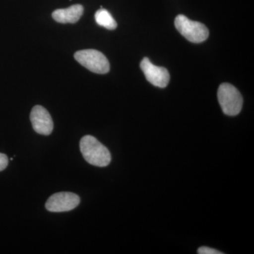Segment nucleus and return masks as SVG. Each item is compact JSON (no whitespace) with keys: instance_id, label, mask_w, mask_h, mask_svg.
Segmentation results:
<instances>
[{"instance_id":"nucleus-1","label":"nucleus","mask_w":254,"mask_h":254,"mask_svg":"<svg viewBox=\"0 0 254 254\" xmlns=\"http://www.w3.org/2000/svg\"><path fill=\"white\" fill-rule=\"evenodd\" d=\"M80 149L85 160L94 166H108L112 158L109 150L91 135L83 136L80 141Z\"/></svg>"},{"instance_id":"nucleus-2","label":"nucleus","mask_w":254,"mask_h":254,"mask_svg":"<svg viewBox=\"0 0 254 254\" xmlns=\"http://www.w3.org/2000/svg\"><path fill=\"white\" fill-rule=\"evenodd\" d=\"M218 99L222 112L229 116H236L242 110L243 98L240 92L228 83L219 86Z\"/></svg>"},{"instance_id":"nucleus-3","label":"nucleus","mask_w":254,"mask_h":254,"mask_svg":"<svg viewBox=\"0 0 254 254\" xmlns=\"http://www.w3.org/2000/svg\"><path fill=\"white\" fill-rule=\"evenodd\" d=\"M175 25L177 31L191 43H200L208 39L209 31L206 26L198 21H191L185 15H178Z\"/></svg>"},{"instance_id":"nucleus-4","label":"nucleus","mask_w":254,"mask_h":254,"mask_svg":"<svg viewBox=\"0 0 254 254\" xmlns=\"http://www.w3.org/2000/svg\"><path fill=\"white\" fill-rule=\"evenodd\" d=\"M74 58L82 66L92 72L100 74L109 72V61L103 53L98 50H79L75 53Z\"/></svg>"},{"instance_id":"nucleus-5","label":"nucleus","mask_w":254,"mask_h":254,"mask_svg":"<svg viewBox=\"0 0 254 254\" xmlns=\"http://www.w3.org/2000/svg\"><path fill=\"white\" fill-rule=\"evenodd\" d=\"M79 196L71 192H60L52 195L46 203V208L50 212L61 213L70 211L79 205Z\"/></svg>"},{"instance_id":"nucleus-6","label":"nucleus","mask_w":254,"mask_h":254,"mask_svg":"<svg viewBox=\"0 0 254 254\" xmlns=\"http://www.w3.org/2000/svg\"><path fill=\"white\" fill-rule=\"evenodd\" d=\"M142 71L144 73L147 81L153 86L165 88L170 81V73L166 68L155 66L148 58H143L140 64Z\"/></svg>"},{"instance_id":"nucleus-7","label":"nucleus","mask_w":254,"mask_h":254,"mask_svg":"<svg viewBox=\"0 0 254 254\" xmlns=\"http://www.w3.org/2000/svg\"><path fill=\"white\" fill-rule=\"evenodd\" d=\"M30 119L33 129L39 134L48 136L53 131V119L49 112L41 105H36L31 110Z\"/></svg>"},{"instance_id":"nucleus-8","label":"nucleus","mask_w":254,"mask_h":254,"mask_svg":"<svg viewBox=\"0 0 254 254\" xmlns=\"http://www.w3.org/2000/svg\"><path fill=\"white\" fill-rule=\"evenodd\" d=\"M83 14V7L81 4H75L66 9L55 10L52 14L55 21L60 23L77 22Z\"/></svg>"},{"instance_id":"nucleus-9","label":"nucleus","mask_w":254,"mask_h":254,"mask_svg":"<svg viewBox=\"0 0 254 254\" xmlns=\"http://www.w3.org/2000/svg\"><path fill=\"white\" fill-rule=\"evenodd\" d=\"M96 23L108 30H114L118 27V23L108 10L101 9L96 11L95 14Z\"/></svg>"},{"instance_id":"nucleus-10","label":"nucleus","mask_w":254,"mask_h":254,"mask_svg":"<svg viewBox=\"0 0 254 254\" xmlns=\"http://www.w3.org/2000/svg\"><path fill=\"white\" fill-rule=\"evenodd\" d=\"M198 254H222V252H219L214 249L208 247H201L198 250Z\"/></svg>"},{"instance_id":"nucleus-11","label":"nucleus","mask_w":254,"mask_h":254,"mask_svg":"<svg viewBox=\"0 0 254 254\" xmlns=\"http://www.w3.org/2000/svg\"><path fill=\"white\" fill-rule=\"evenodd\" d=\"M9 163L7 156L3 153H0V172L3 171L7 167Z\"/></svg>"}]
</instances>
